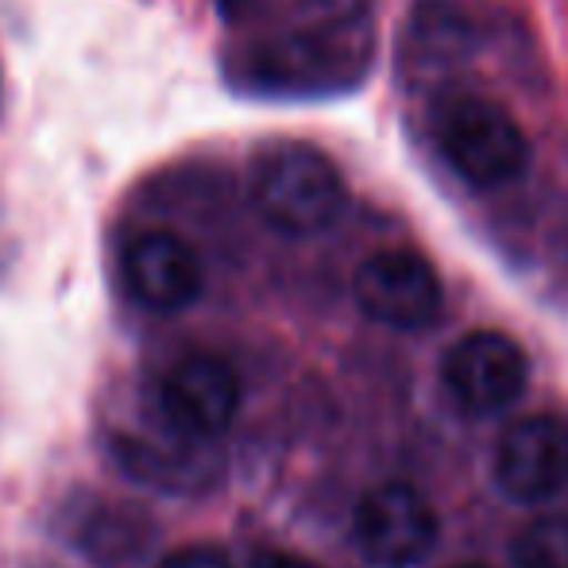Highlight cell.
Listing matches in <instances>:
<instances>
[{"mask_svg":"<svg viewBox=\"0 0 568 568\" xmlns=\"http://www.w3.org/2000/svg\"><path fill=\"white\" fill-rule=\"evenodd\" d=\"M252 197L260 217L275 232L317 236L341 217L344 179L325 151L310 143H278L255 159Z\"/></svg>","mask_w":568,"mask_h":568,"instance_id":"6da1fadb","label":"cell"},{"mask_svg":"<svg viewBox=\"0 0 568 568\" xmlns=\"http://www.w3.org/2000/svg\"><path fill=\"white\" fill-rule=\"evenodd\" d=\"M437 143L445 163L468 186L495 190L523 179L530 166V140L518 120L487 98H456L437 120Z\"/></svg>","mask_w":568,"mask_h":568,"instance_id":"7a4b0ae2","label":"cell"},{"mask_svg":"<svg viewBox=\"0 0 568 568\" xmlns=\"http://www.w3.org/2000/svg\"><path fill=\"white\" fill-rule=\"evenodd\" d=\"M260 78L283 90H344L372 62V28L359 23H298L260 51Z\"/></svg>","mask_w":568,"mask_h":568,"instance_id":"3957f363","label":"cell"},{"mask_svg":"<svg viewBox=\"0 0 568 568\" xmlns=\"http://www.w3.org/2000/svg\"><path fill=\"white\" fill-rule=\"evenodd\" d=\"M530 379V359L523 344L499 329L464 333L442 356L445 395L471 418H491L523 398Z\"/></svg>","mask_w":568,"mask_h":568,"instance_id":"277c9868","label":"cell"},{"mask_svg":"<svg viewBox=\"0 0 568 568\" xmlns=\"http://www.w3.org/2000/svg\"><path fill=\"white\" fill-rule=\"evenodd\" d=\"M352 298L372 322L414 333L437 322L445 291L426 255L410 252V247H383L356 267Z\"/></svg>","mask_w":568,"mask_h":568,"instance_id":"5b68a950","label":"cell"},{"mask_svg":"<svg viewBox=\"0 0 568 568\" xmlns=\"http://www.w3.org/2000/svg\"><path fill=\"white\" fill-rule=\"evenodd\" d=\"M352 534L375 568H414L437 549L442 523L418 487L379 484L356 503Z\"/></svg>","mask_w":568,"mask_h":568,"instance_id":"8992f818","label":"cell"},{"mask_svg":"<svg viewBox=\"0 0 568 568\" xmlns=\"http://www.w3.org/2000/svg\"><path fill=\"white\" fill-rule=\"evenodd\" d=\"M240 375L221 356H186L159 383V422L190 442H217L240 414Z\"/></svg>","mask_w":568,"mask_h":568,"instance_id":"52a82bcc","label":"cell"},{"mask_svg":"<svg viewBox=\"0 0 568 568\" xmlns=\"http://www.w3.org/2000/svg\"><path fill=\"white\" fill-rule=\"evenodd\" d=\"M495 484L515 503H549L568 487V418L526 414L495 445Z\"/></svg>","mask_w":568,"mask_h":568,"instance_id":"ba28073f","label":"cell"},{"mask_svg":"<svg viewBox=\"0 0 568 568\" xmlns=\"http://www.w3.org/2000/svg\"><path fill=\"white\" fill-rule=\"evenodd\" d=\"M120 271H124L128 294L155 314H179L194 306L205 291L202 255L179 232L166 229H151L128 240Z\"/></svg>","mask_w":568,"mask_h":568,"instance_id":"9c48e42d","label":"cell"},{"mask_svg":"<svg viewBox=\"0 0 568 568\" xmlns=\"http://www.w3.org/2000/svg\"><path fill=\"white\" fill-rule=\"evenodd\" d=\"M471 20L460 8L445 4V0H426L414 8L403 31V74L418 90L445 82L449 74L471 59Z\"/></svg>","mask_w":568,"mask_h":568,"instance_id":"30bf717a","label":"cell"},{"mask_svg":"<svg viewBox=\"0 0 568 568\" xmlns=\"http://www.w3.org/2000/svg\"><path fill=\"white\" fill-rule=\"evenodd\" d=\"M518 568H568V518L546 515L523 526L515 538Z\"/></svg>","mask_w":568,"mask_h":568,"instance_id":"8fae6325","label":"cell"},{"mask_svg":"<svg viewBox=\"0 0 568 568\" xmlns=\"http://www.w3.org/2000/svg\"><path fill=\"white\" fill-rule=\"evenodd\" d=\"M155 568H232V557L217 546H182L166 554Z\"/></svg>","mask_w":568,"mask_h":568,"instance_id":"7c38bea8","label":"cell"},{"mask_svg":"<svg viewBox=\"0 0 568 568\" xmlns=\"http://www.w3.org/2000/svg\"><path fill=\"white\" fill-rule=\"evenodd\" d=\"M252 568H322V565H314L310 557L291 554V549H260L252 557Z\"/></svg>","mask_w":568,"mask_h":568,"instance_id":"4fadbf2b","label":"cell"},{"mask_svg":"<svg viewBox=\"0 0 568 568\" xmlns=\"http://www.w3.org/2000/svg\"><path fill=\"white\" fill-rule=\"evenodd\" d=\"M213 4H217V12L225 16V20L236 23V20H247V16L263 4V0H213Z\"/></svg>","mask_w":568,"mask_h":568,"instance_id":"5bb4252c","label":"cell"},{"mask_svg":"<svg viewBox=\"0 0 568 568\" xmlns=\"http://www.w3.org/2000/svg\"><path fill=\"white\" fill-rule=\"evenodd\" d=\"M453 568H487V565H471V561H460V565H453Z\"/></svg>","mask_w":568,"mask_h":568,"instance_id":"9a60e30c","label":"cell"}]
</instances>
